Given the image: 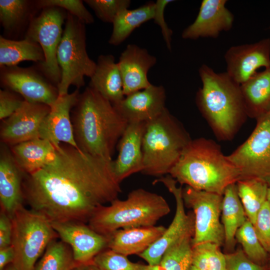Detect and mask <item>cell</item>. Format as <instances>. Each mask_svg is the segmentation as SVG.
I'll return each instance as SVG.
<instances>
[{
	"mask_svg": "<svg viewBox=\"0 0 270 270\" xmlns=\"http://www.w3.org/2000/svg\"><path fill=\"white\" fill-rule=\"evenodd\" d=\"M193 236L186 235L167 250L160 262L164 270H189L192 264Z\"/></svg>",
	"mask_w": 270,
	"mask_h": 270,
	"instance_id": "836d02e7",
	"label": "cell"
},
{
	"mask_svg": "<svg viewBox=\"0 0 270 270\" xmlns=\"http://www.w3.org/2000/svg\"><path fill=\"white\" fill-rule=\"evenodd\" d=\"M170 212L169 205L162 196L138 188L126 200L116 198L110 206L100 208L88 223L94 231L108 236L119 229L154 226Z\"/></svg>",
	"mask_w": 270,
	"mask_h": 270,
	"instance_id": "5b68a950",
	"label": "cell"
},
{
	"mask_svg": "<svg viewBox=\"0 0 270 270\" xmlns=\"http://www.w3.org/2000/svg\"><path fill=\"white\" fill-rule=\"evenodd\" d=\"M70 270H99L92 262L84 264H78Z\"/></svg>",
	"mask_w": 270,
	"mask_h": 270,
	"instance_id": "f6af8a7d",
	"label": "cell"
},
{
	"mask_svg": "<svg viewBox=\"0 0 270 270\" xmlns=\"http://www.w3.org/2000/svg\"><path fill=\"white\" fill-rule=\"evenodd\" d=\"M189 270H199L192 264Z\"/></svg>",
	"mask_w": 270,
	"mask_h": 270,
	"instance_id": "f907efd6",
	"label": "cell"
},
{
	"mask_svg": "<svg viewBox=\"0 0 270 270\" xmlns=\"http://www.w3.org/2000/svg\"><path fill=\"white\" fill-rule=\"evenodd\" d=\"M236 184L246 218L254 225L259 211L268 200V184L255 178L240 179Z\"/></svg>",
	"mask_w": 270,
	"mask_h": 270,
	"instance_id": "f546056e",
	"label": "cell"
},
{
	"mask_svg": "<svg viewBox=\"0 0 270 270\" xmlns=\"http://www.w3.org/2000/svg\"><path fill=\"white\" fill-rule=\"evenodd\" d=\"M225 254V270H266V266L258 265L250 260L240 247Z\"/></svg>",
	"mask_w": 270,
	"mask_h": 270,
	"instance_id": "ab89813d",
	"label": "cell"
},
{
	"mask_svg": "<svg viewBox=\"0 0 270 270\" xmlns=\"http://www.w3.org/2000/svg\"><path fill=\"white\" fill-rule=\"evenodd\" d=\"M84 2L100 20L112 24L118 13L128 8L131 4L130 0H86Z\"/></svg>",
	"mask_w": 270,
	"mask_h": 270,
	"instance_id": "74e56055",
	"label": "cell"
},
{
	"mask_svg": "<svg viewBox=\"0 0 270 270\" xmlns=\"http://www.w3.org/2000/svg\"><path fill=\"white\" fill-rule=\"evenodd\" d=\"M56 58L61 74L58 96L68 94L70 86L78 90L84 86V76L90 78L96 69L86 51L85 24L68 12Z\"/></svg>",
	"mask_w": 270,
	"mask_h": 270,
	"instance_id": "ba28073f",
	"label": "cell"
},
{
	"mask_svg": "<svg viewBox=\"0 0 270 270\" xmlns=\"http://www.w3.org/2000/svg\"><path fill=\"white\" fill-rule=\"evenodd\" d=\"M18 94L8 89L0 90V119L4 120L14 114L25 100Z\"/></svg>",
	"mask_w": 270,
	"mask_h": 270,
	"instance_id": "60d3db41",
	"label": "cell"
},
{
	"mask_svg": "<svg viewBox=\"0 0 270 270\" xmlns=\"http://www.w3.org/2000/svg\"><path fill=\"white\" fill-rule=\"evenodd\" d=\"M158 182L162 183L174 196L176 210L172 222L162 236L138 255L152 266L160 264L164 254L171 246L186 235H194V215L192 211L186 212L182 186L178 187V182L170 174L154 180L153 184Z\"/></svg>",
	"mask_w": 270,
	"mask_h": 270,
	"instance_id": "7c38bea8",
	"label": "cell"
},
{
	"mask_svg": "<svg viewBox=\"0 0 270 270\" xmlns=\"http://www.w3.org/2000/svg\"><path fill=\"white\" fill-rule=\"evenodd\" d=\"M174 2L173 0H157L155 2L154 12L153 20L161 29L163 38L166 48L169 50H172V30L169 28L164 20V12L166 6Z\"/></svg>",
	"mask_w": 270,
	"mask_h": 270,
	"instance_id": "b9f144b4",
	"label": "cell"
},
{
	"mask_svg": "<svg viewBox=\"0 0 270 270\" xmlns=\"http://www.w3.org/2000/svg\"><path fill=\"white\" fill-rule=\"evenodd\" d=\"M254 226L260 243L270 256V205L268 200L259 211Z\"/></svg>",
	"mask_w": 270,
	"mask_h": 270,
	"instance_id": "f35d334b",
	"label": "cell"
},
{
	"mask_svg": "<svg viewBox=\"0 0 270 270\" xmlns=\"http://www.w3.org/2000/svg\"><path fill=\"white\" fill-rule=\"evenodd\" d=\"M51 222L58 237L70 247L78 264L92 262L97 254L108 248V236L96 232L85 223Z\"/></svg>",
	"mask_w": 270,
	"mask_h": 270,
	"instance_id": "2e32d148",
	"label": "cell"
},
{
	"mask_svg": "<svg viewBox=\"0 0 270 270\" xmlns=\"http://www.w3.org/2000/svg\"><path fill=\"white\" fill-rule=\"evenodd\" d=\"M256 120L250 136L228 158L238 170L240 180L258 178L270 186V112Z\"/></svg>",
	"mask_w": 270,
	"mask_h": 270,
	"instance_id": "30bf717a",
	"label": "cell"
},
{
	"mask_svg": "<svg viewBox=\"0 0 270 270\" xmlns=\"http://www.w3.org/2000/svg\"><path fill=\"white\" fill-rule=\"evenodd\" d=\"M56 148L48 140L38 138L12 146V154L24 174H30L46 166L54 157Z\"/></svg>",
	"mask_w": 270,
	"mask_h": 270,
	"instance_id": "484cf974",
	"label": "cell"
},
{
	"mask_svg": "<svg viewBox=\"0 0 270 270\" xmlns=\"http://www.w3.org/2000/svg\"><path fill=\"white\" fill-rule=\"evenodd\" d=\"M112 161L60 144L46 166L24 174V198L51 222H88L122 192Z\"/></svg>",
	"mask_w": 270,
	"mask_h": 270,
	"instance_id": "6da1fadb",
	"label": "cell"
},
{
	"mask_svg": "<svg viewBox=\"0 0 270 270\" xmlns=\"http://www.w3.org/2000/svg\"><path fill=\"white\" fill-rule=\"evenodd\" d=\"M168 174L182 185L220 195L240 178L220 146L204 138L192 140Z\"/></svg>",
	"mask_w": 270,
	"mask_h": 270,
	"instance_id": "3957f363",
	"label": "cell"
},
{
	"mask_svg": "<svg viewBox=\"0 0 270 270\" xmlns=\"http://www.w3.org/2000/svg\"><path fill=\"white\" fill-rule=\"evenodd\" d=\"M79 94L77 89L72 93L58 96L50 106V111L42 124L40 138L48 140L56 149L60 148V142L78 149L74 138L70 112Z\"/></svg>",
	"mask_w": 270,
	"mask_h": 270,
	"instance_id": "e0dca14e",
	"label": "cell"
},
{
	"mask_svg": "<svg viewBox=\"0 0 270 270\" xmlns=\"http://www.w3.org/2000/svg\"><path fill=\"white\" fill-rule=\"evenodd\" d=\"M38 9L56 7L67 10V12L76 18L84 24H90L94 18L80 0H40L36 1Z\"/></svg>",
	"mask_w": 270,
	"mask_h": 270,
	"instance_id": "8d00e7d4",
	"label": "cell"
},
{
	"mask_svg": "<svg viewBox=\"0 0 270 270\" xmlns=\"http://www.w3.org/2000/svg\"><path fill=\"white\" fill-rule=\"evenodd\" d=\"M198 74L202 86L196 94L198 106L220 138L230 139L247 116L240 84L206 64Z\"/></svg>",
	"mask_w": 270,
	"mask_h": 270,
	"instance_id": "277c9868",
	"label": "cell"
},
{
	"mask_svg": "<svg viewBox=\"0 0 270 270\" xmlns=\"http://www.w3.org/2000/svg\"><path fill=\"white\" fill-rule=\"evenodd\" d=\"M0 80L6 88L28 102L50 106L58 96L57 86L33 68L0 67Z\"/></svg>",
	"mask_w": 270,
	"mask_h": 270,
	"instance_id": "4fadbf2b",
	"label": "cell"
},
{
	"mask_svg": "<svg viewBox=\"0 0 270 270\" xmlns=\"http://www.w3.org/2000/svg\"><path fill=\"white\" fill-rule=\"evenodd\" d=\"M146 124V122H128L118 143V155L112 161V166L120 183L143 170L142 140Z\"/></svg>",
	"mask_w": 270,
	"mask_h": 270,
	"instance_id": "44dd1931",
	"label": "cell"
},
{
	"mask_svg": "<svg viewBox=\"0 0 270 270\" xmlns=\"http://www.w3.org/2000/svg\"><path fill=\"white\" fill-rule=\"evenodd\" d=\"M268 201L270 205V186H269L268 194Z\"/></svg>",
	"mask_w": 270,
	"mask_h": 270,
	"instance_id": "c3c4849f",
	"label": "cell"
},
{
	"mask_svg": "<svg viewBox=\"0 0 270 270\" xmlns=\"http://www.w3.org/2000/svg\"><path fill=\"white\" fill-rule=\"evenodd\" d=\"M240 86L247 116L258 120L270 112V66Z\"/></svg>",
	"mask_w": 270,
	"mask_h": 270,
	"instance_id": "d4e9b609",
	"label": "cell"
},
{
	"mask_svg": "<svg viewBox=\"0 0 270 270\" xmlns=\"http://www.w3.org/2000/svg\"><path fill=\"white\" fill-rule=\"evenodd\" d=\"M155 2L150 1L132 10L120 12L112 22L113 28L108 43L118 46L123 42L136 28L153 20Z\"/></svg>",
	"mask_w": 270,
	"mask_h": 270,
	"instance_id": "83f0119b",
	"label": "cell"
},
{
	"mask_svg": "<svg viewBox=\"0 0 270 270\" xmlns=\"http://www.w3.org/2000/svg\"><path fill=\"white\" fill-rule=\"evenodd\" d=\"M66 16L67 12L58 8H42L38 16L31 20L24 37L38 44L42 48L44 61L38 65V70L56 86L61 77L56 54Z\"/></svg>",
	"mask_w": 270,
	"mask_h": 270,
	"instance_id": "9c48e42d",
	"label": "cell"
},
{
	"mask_svg": "<svg viewBox=\"0 0 270 270\" xmlns=\"http://www.w3.org/2000/svg\"><path fill=\"white\" fill-rule=\"evenodd\" d=\"M36 9L38 8L35 1L0 0V22L4 31L11 34L26 22L30 23Z\"/></svg>",
	"mask_w": 270,
	"mask_h": 270,
	"instance_id": "4dcf8cb0",
	"label": "cell"
},
{
	"mask_svg": "<svg viewBox=\"0 0 270 270\" xmlns=\"http://www.w3.org/2000/svg\"><path fill=\"white\" fill-rule=\"evenodd\" d=\"M14 257V251L12 245L0 248V270H4L8 264H12Z\"/></svg>",
	"mask_w": 270,
	"mask_h": 270,
	"instance_id": "ee69618b",
	"label": "cell"
},
{
	"mask_svg": "<svg viewBox=\"0 0 270 270\" xmlns=\"http://www.w3.org/2000/svg\"><path fill=\"white\" fill-rule=\"evenodd\" d=\"M227 74L242 84L262 67L270 66V38L257 42L234 46L224 54Z\"/></svg>",
	"mask_w": 270,
	"mask_h": 270,
	"instance_id": "9a60e30c",
	"label": "cell"
},
{
	"mask_svg": "<svg viewBox=\"0 0 270 270\" xmlns=\"http://www.w3.org/2000/svg\"><path fill=\"white\" fill-rule=\"evenodd\" d=\"M182 124L166 108L146 122L142 140L143 170L146 175L168 174L192 140Z\"/></svg>",
	"mask_w": 270,
	"mask_h": 270,
	"instance_id": "8992f818",
	"label": "cell"
},
{
	"mask_svg": "<svg viewBox=\"0 0 270 270\" xmlns=\"http://www.w3.org/2000/svg\"><path fill=\"white\" fill-rule=\"evenodd\" d=\"M22 174L12 152L2 148L0 157V202L2 211L10 218L22 205Z\"/></svg>",
	"mask_w": 270,
	"mask_h": 270,
	"instance_id": "7402d4cb",
	"label": "cell"
},
{
	"mask_svg": "<svg viewBox=\"0 0 270 270\" xmlns=\"http://www.w3.org/2000/svg\"><path fill=\"white\" fill-rule=\"evenodd\" d=\"M99 270H144L146 266L130 262L127 256L107 248L92 260Z\"/></svg>",
	"mask_w": 270,
	"mask_h": 270,
	"instance_id": "d590c367",
	"label": "cell"
},
{
	"mask_svg": "<svg viewBox=\"0 0 270 270\" xmlns=\"http://www.w3.org/2000/svg\"><path fill=\"white\" fill-rule=\"evenodd\" d=\"M144 270H164V268L160 264L149 265L147 264Z\"/></svg>",
	"mask_w": 270,
	"mask_h": 270,
	"instance_id": "bcb514c9",
	"label": "cell"
},
{
	"mask_svg": "<svg viewBox=\"0 0 270 270\" xmlns=\"http://www.w3.org/2000/svg\"><path fill=\"white\" fill-rule=\"evenodd\" d=\"M266 267V270H270V258H269V260H268V262Z\"/></svg>",
	"mask_w": 270,
	"mask_h": 270,
	"instance_id": "681fc988",
	"label": "cell"
},
{
	"mask_svg": "<svg viewBox=\"0 0 270 270\" xmlns=\"http://www.w3.org/2000/svg\"><path fill=\"white\" fill-rule=\"evenodd\" d=\"M4 270H17L16 268L14 266L11 264L8 266L6 268H4Z\"/></svg>",
	"mask_w": 270,
	"mask_h": 270,
	"instance_id": "7dc6e473",
	"label": "cell"
},
{
	"mask_svg": "<svg viewBox=\"0 0 270 270\" xmlns=\"http://www.w3.org/2000/svg\"><path fill=\"white\" fill-rule=\"evenodd\" d=\"M166 100L164 86L152 84L144 90L125 96L113 106L128 122H147L166 109Z\"/></svg>",
	"mask_w": 270,
	"mask_h": 270,
	"instance_id": "d6986e66",
	"label": "cell"
},
{
	"mask_svg": "<svg viewBox=\"0 0 270 270\" xmlns=\"http://www.w3.org/2000/svg\"><path fill=\"white\" fill-rule=\"evenodd\" d=\"M13 226L12 218L1 210L0 214V248L12 245Z\"/></svg>",
	"mask_w": 270,
	"mask_h": 270,
	"instance_id": "7bdbcfd3",
	"label": "cell"
},
{
	"mask_svg": "<svg viewBox=\"0 0 270 270\" xmlns=\"http://www.w3.org/2000/svg\"><path fill=\"white\" fill-rule=\"evenodd\" d=\"M72 112L74 135L78 149L112 160L128 122L110 101L90 86L80 94Z\"/></svg>",
	"mask_w": 270,
	"mask_h": 270,
	"instance_id": "7a4b0ae2",
	"label": "cell"
},
{
	"mask_svg": "<svg viewBox=\"0 0 270 270\" xmlns=\"http://www.w3.org/2000/svg\"><path fill=\"white\" fill-rule=\"evenodd\" d=\"M164 226L119 229L108 236V248L126 256L146 250L164 234Z\"/></svg>",
	"mask_w": 270,
	"mask_h": 270,
	"instance_id": "603a6c76",
	"label": "cell"
},
{
	"mask_svg": "<svg viewBox=\"0 0 270 270\" xmlns=\"http://www.w3.org/2000/svg\"><path fill=\"white\" fill-rule=\"evenodd\" d=\"M90 78L88 86L113 105L124 98L121 74L112 54H102L98 57L95 70Z\"/></svg>",
	"mask_w": 270,
	"mask_h": 270,
	"instance_id": "cb8c5ba5",
	"label": "cell"
},
{
	"mask_svg": "<svg viewBox=\"0 0 270 270\" xmlns=\"http://www.w3.org/2000/svg\"><path fill=\"white\" fill-rule=\"evenodd\" d=\"M25 60L37 62L44 61V56L40 44L30 40H16L0 36V67L16 66Z\"/></svg>",
	"mask_w": 270,
	"mask_h": 270,
	"instance_id": "f1b7e54d",
	"label": "cell"
},
{
	"mask_svg": "<svg viewBox=\"0 0 270 270\" xmlns=\"http://www.w3.org/2000/svg\"><path fill=\"white\" fill-rule=\"evenodd\" d=\"M184 206L192 209L194 215V232L192 246L210 242L224 244V232L220 222L223 195L194 189L182 188Z\"/></svg>",
	"mask_w": 270,
	"mask_h": 270,
	"instance_id": "8fae6325",
	"label": "cell"
},
{
	"mask_svg": "<svg viewBox=\"0 0 270 270\" xmlns=\"http://www.w3.org/2000/svg\"><path fill=\"white\" fill-rule=\"evenodd\" d=\"M236 184L228 186L223 194L221 216L224 232V245L226 253L235 250L236 232L248 219L238 196Z\"/></svg>",
	"mask_w": 270,
	"mask_h": 270,
	"instance_id": "4316f807",
	"label": "cell"
},
{
	"mask_svg": "<svg viewBox=\"0 0 270 270\" xmlns=\"http://www.w3.org/2000/svg\"><path fill=\"white\" fill-rule=\"evenodd\" d=\"M226 0H203L194 22L182 33L186 40L216 38L232 27L234 16L226 6Z\"/></svg>",
	"mask_w": 270,
	"mask_h": 270,
	"instance_id": "ac0fdd59",
	"label": "cell"
},
{
	"mask_svg": "<svg viewBox=\"0 0 270 270\" xmlns=\"http://www.w3.org/2000/svg\"><path fill=\"white\" fill-rule=\"evenodd\" d=\"M50 106L44 104L24 101L11 116L4 120L0 136L2 141L14 146L40 138V130Z\"/></svg>",
	"mask_w": 270,
	"mask_h": 270,
	"instance_id": "5bb4252c",
	"label": "cell"
},
{
	"mask_svg": "<svg viewBox=\"0 0 270 270\" xmlns=\"http://www.w3.org/2000/svg\"><path fill=\"white\" fill-rule=\"evenodd\" d=\"M236 239L250 260L258 265L266 266L270 256L260 243L254 226L248 220L237 230Z\"/></svg>",
	"mask_w": 270,
	"mask_h": 270,
	"instance_id": "e575fe53",
	"label": "cell"
},
{
	"mask_svg": "<svg viewBox=\"0 0 270 270\" xmlns=\"http://www.w3.org/2000/svg\"><path fill=\"white\" fill-rule=\"evenodd\" d=\"M78 264L69 245L56 239L47 246L36 270H70Z\"/></svg>",
	"mask_w": 270,
	"mask_h": 270,
	"instance_id": "1f68e13d",
	"label": "cell"
},
{
	"mask_svg": "<svg viewBox=\"0 0 270 270\" xmlns=\"http://www.w3.org/2000/svg\"><path fill=\"white\" fill-rule=\"evenodd\" d=\"M12 246L15 254L12 264L17 270H34V265L49 244L58 236L44 215L22 205L12 218Z\"/></svg>",
	"mask_w": 270,
	"mask_h": 270,
	"instance_id": "52a82bcc",
	"label": "cell"
},
{
	"mask_svg": "<svg viewBox=\"0 0 270 270\" xmlns=\"http://www.w3.org/2000/svg\"><path fill=\"white\" fill-rule=\"evenodd\" d=\"M192 265L199 270H225L226 254L216 243L201 242L192 246Z\"/></svg>",
	"mask_w": 270,
	"mask_h": 270,
	"instance_id": "d6a6232c",
	"label": "cell"
},
{
	"mask_svg": "<svg viewBox=\"0 0 270 270\" xmlns=\"http://www.w3.org/2000/svg\"><path fill=\"white\" fill-rule=\"evenodd\" d=\"M156 63V58L150 54L147 50L134 44L126 46L118 62L124 96L152 84L148 80V74Z\"/></svg>",
	"mask_w": 270,
	"mask_h": 270,
	"instance_id": "ffe728a7",
	"label": "cell"
}]
</instances>
